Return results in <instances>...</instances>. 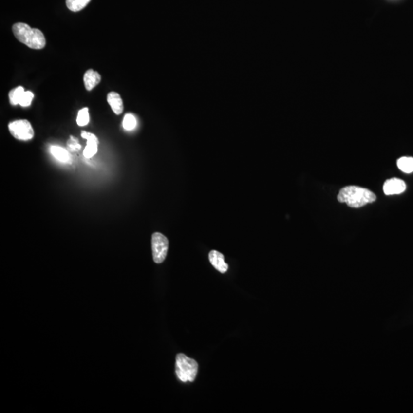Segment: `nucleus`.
Returning a JSON list of instances; mask_svg holds the SVG:
<instances>
[{"mask_svg": "<svg viewBox=\"0 0 413 413\" xmlns=\"http://www.w3.org/2000/svg\"><path fill=\"white\" fill-rule=\"evenodd\" d=\"M90 122L89 110L88 107H84L78 111L77 117V123L79 127H84Z\"/></svg>", "mask_w": 413, "mask_h": 413, "instance_id": "15", "label": "nucleus"}, {"mask_svg": "<svg viewBox=\"0 0 413 413\" xmlns=\"http://www.w3.org/2000/svg\"><path fill=\"white\" fill-rule=\"evenodd\" d=\"M136 125L137 121L132 113H127L123 118V126L125 130L131 131L135 128Z\"/></svg>", "mask_w": 413, "mask_h": 413, "instance_id": "16", "label": "nucleus"}, {"mask_svg": "<svg viewBox=\"0 0 413 413\" xmlns=\"http://www.w3.org/2000/svg\"><path fill=\"white\" fill-rule=\"evenodd\" d=\"M33 98H34V94L31 92V91H25L23 95L21 96V100L19 102V105L24 107H29L31 105V103H32Z\"/></svg>", "mask_w": 413, "mask_h": 413, "instance_id": "17", "label": "nucleus"}, {"mask_svg": "<svg viewBox=\"0 0 413 413\" xmlns=\"http://www.w3.org/2000/svg\"><path fill=\"white\" fill-rule=\"evenodd\" d=\"M68 149H69L70 151H78V150H80L81 148V146L79 144L78 140L76 138L74 137V136H71L70 137L69 140L68 141Z\"/></svg>", "mask_w": 413, "mask_h": 413, "instance_id": "18", "label": "nucleus"}, {"mask_svg": "<svg viewBox=\"0 0 413 413\" xmlns=\"http://www.w3.org/2000/svg\"><path fill=\"white\" fill-rule=\"evenodd\" d=\"M376 195L368 189L357 186H347L339 191L338 200L351 207L358 208L376 201Z\"/></svg>", "mask_w": 413, "mask_h": 413, "instance_id": "1", "label": "nucleus"}, {"mask_svg": "<svg viewBox=\"0 0 413 413\" xmlns=\"http://www.w3.org/2000/svg\"><path fill=\"white\" fill-rule=\"evenodd\" d=\"M198 371V364L195 360L183 354H178L175 362V373L183 383L194 382Z\"/></svg>", "mask_w": 413, "mask_h": 413, "instance_id": "3", "label": "nucleus"}, {"mask_svg": "<svg viewBox=\"0 0 413 413\" xmlns=\"http://www.w3.org/2000/svg\"><path fill=\"white\" fill-rule=\"evenodd\" d=\"M9 132L13 137L21 141H28L34 137V130L27 119H17L8 125Z\"/></svg>", "mask_w": 413, "mask_h": 413, "instance_id": "4", "label": "nucleus"}, {"mask_svg": "<svg viewBox=\"0 0 413 413\" xmlns=\"http://www.w3.org/2000/svg\"><path fill=\"white\" fill-rule=\"evenodd\" d=\"M101 75L93 69H88L84 75V86L87 91H91L100 84Z\"/></svg>", "mask_w": 413, "mask_h": 413, "instance_id": "9", "label": "nucleus"}, {"mask_svg": "<svg viewBox=\"0 0 413 413\" xmlns=\"http://www.w3.org/2000/svg\"><path fill=\"white\" fill-rule=\"evenodd\" d=\"M397 166L399 169L403 172H413V158H412V157H402L397 161Z\"/></svg>", "mask_w": 413, "mask_h": 413, "instance_id": "12", "label": "nucleus"}, {"mask_svg": "<svg viewBox=\"0 0 413 413\" xmlns=\"http://www.w3.org/2000/svg\"><path fill=\"white\" fill-rule=\"evenodd\" d=\"M151 248L154 262L162 263L166 260L169 249V241L167 237L160 233H155L151 237Z\"/></svg>", "mask_w": 413, "mask_h": 413, "instance_id": "5", "label": "nucleus"}, {"mask_svg": "<svg viewBox=\"0 0 413 413\" xmlns=\"http://www.w3.org/2000/svg\"><path fill=\"white\" fill-rule=\"evenodd\" d=\"M81 136L87 139V146L84 150V156L86 159H91L94 155L97 153L98 150L99 141L94 134L87 132L86 131L81 132Z\"/></svg>", "mask_w": 413, "mask_h": 413, "instance_id": "6", "label": "nucleus"}, {"mask_svg": "<svg viewBox=\"0 0 413 413\" xmlns=\"http://www.w3.org/2000/svg\"><path fill=\"white\" fill-rule=\"evenodd\" d=\"M50 151L51 154L59 162H64V163L69 162L70 155L68 151L61 146H51Z\"/></svg>", "mask_w": 413, "mask_h": 413, "instance_id": "11", "label": "nucleus"}, {"mask_svg": "<svg viewBox=\"0 0 413 413\" xmlns=\"http://www.w3.org/2000/svg\"><path fill=\"white\" fill-rule=\"evenodd\" d=\"M107 102L112 111L116 115H120L123 111V103L121 96L116 92H110L107 96Z\"/></svg>", "mask_w": 413, "mask_h": 413, "instance_id": "10", "label": "nucleus"}, {"mask_svg": "<svg viewBox=\"0 0 413 413\" xmlns=\"http://www.w3.org/2000/svg\"><path fill=\"white\" fill-rule=\"evenodd\" d=\"M24 92H25V90L21 86L11 90L9 93V101H10L11 104L13 106L19 104L20 100H21V96L23 95Z\"/></svg>", "mask_w": 413, "mask_h": 413, "instance_id": "14", "label": "nucleus"}, {"mask_svg": "<svg viewBox=\"0 0 413 413\" xmlns=\"http://www.w3.org/2000/svg\"><path fill=\"white\" fill-rule=\"evenodd\" d=\"M90 2L91 0H66V5L72 12H79L84 9Z\"/></svg>", "mask_w": 413, "mask_h": 413, "instance_id": "13", "label": "nucleus"}, {"mask_svg": "<svg viewBox=\"0 0 413 413\" xmlns=\"http://www.w3.org/2000/svg\"><path fill=\"white\" fill-rule=\"evenodd\" d=\"M15 37L32 49H42L46 45L45 36L40 29L31 28L28 24L17 22L13 25Z\"/></svg>", "mask_w": 413, "mask_h": 413, "instance_id": "2", "label": "nucleus"}, {"mask_svg": "<svg viewBox=\"0 0 413 413\" xmlns=\"http://www.w3.org/2000/svg\"><path fill=\"white\" fill-rule=\"evenodd\" d=\"M209 260L212 265L220 273H225L227 271L228 265L225 263V257L222 253L217 250H212L209 253Z\"/></svg>", "mask_w": 413, "mask_h": 413, "instance_id": "8", "label": "nucleus"}, {"mask_svg": "<svg viewBox=\"0 0 413 413\" xmlns=\"http://www.w3.org/2000/svg\"><path fill=\"white\" fill-rule=\"evenodd\" d=\"M406 188V184L399 178L389 179L383 185V192L387 195L401 194L405 191Z\"/></svg>", "mask_w": 413, "mask_h": 413, "instance_id": "7", "label": "nucleus"}]
</instances>
